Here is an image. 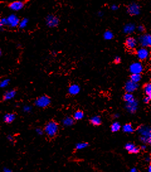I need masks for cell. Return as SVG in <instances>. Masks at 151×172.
Wrapping results in <instances>:
<instances>
[{"label":"cell","instance_id":"cell-1","mask_svg":"<svg viewBox=\"0 0 151 172\" xmlns=\"http://www.w3.org/2000/svg\"><path fill=\"white\" fill-rule=\"evenodd\" d=\"M59 131V125L54 120H51L45 124L44 127V132L49 137H55Z\"/></svg>","mask_w":151,"mask_h":172},{"label":"cell","instance_id":"cell-2","mask_svg":"<svg viewBox=\"0 0 151 172\" xmlns=\"http://www.w3.org/2000/svg\"><path fill=\"white\" fill-rule=\"evenodd\" d=\"M51 100L47 95H42L37 98L35 105L39 108H46L51 104Z\"/></svg>","mask_w":151,"mask_h":172},{"label":"cell","instance_id":"cell-3","mask_svg":"<svg viewBox=\"0 0 151 172\" xmlns=\"http://www.w3.org/2000/svg\"><path fill=\"white\" fill-rule=\"evenodd\" d=\"M8 26L11 28H15L18 26L20 20L15 14H11L6 18Z\"/></svg>","mask_w":151,"mask_h":172},{"label":"cell","instance_id":"cell-4","mask_svg":"<svg viewBox=\"0 0 151 172\" xmlns=\"http://www.w3.org/2000/svg\"><path fill=\"white\" fill-rule=\"evenodd\" d=\"M139 43L141 44L142 47H150L151 45V36L150 34H143L141 36L139 39Z\"/></svg>","mask_w":151,"mask_h":172},{"label":"cell","instance_id":"cell-5","mask_svg":"<svg viewBox=\"0 0 151 172\" xmlns=\"http://www.w3.org/2000/svg\"><path fill=\"white\" fill-rule=\"evenodd\" d=\"M59 18L53 15H49L46 18V24L51 28L56 27L59 25Z\"/></svg>","mask_w":151,"mask_h":172},{"label":"cell","instance_id":"cell-6","mask_svg":"<svg viewBox=\"0 0 151 172\" xmlns=\"http://www.w3.org/2000/svg\"><path fill=\"white\" fill-rule=\"evenodd\" d=\"M143 70L142 64L139 62L132 63L130 66V71L132 74H141Z\"/></svg>","mask_w":151,"mask_h":172},{"label":"cell","instance_id":"cell-7","mask_svg":"<svg viewBox=\"0 0 151 172\" xmlns=\"http://www.w3.org/2000/svg\"><path fill=\"white\" fill-rule=\"evenodd\" d=\"M25 2L21 1H16L11 2L8 4V8L13 11H18L24 8L25 6Z\"/></svg>","mask_w":151,"mask_h":172},{"label":"cell","instance_id":"cell-8","mask_svg":"<svg viewBox=\"0 0 151 172\" xmlns=\"http://www.w3.org/2000/svg\"><path fill=\"white\" fill-rule=\"evenodd\" d=\"M141 11V8L138 4L135 3H132L130 4L129 6L127 8V11L132 16H135L140 13Z\"/></svg>","mask_w":151,"mask_h":172},{"label":"cell","instance_id":"cell-9","mask_svg":"<svg viewBox=\"0 0 151 172\" xmlns=\"http://www.w3.org/2000/svg\"><path fill=\"white\" fill-rule=\"evenodd\" d=\"M149 52L146 48L141 47L137 51V56L140 61H144L148 58Z\"/></svg>","mask_w":151,"mask_h":172},{"label":"cell","instance_id":"cell-10","mask_svg":"<svg viewBox=\"0 0 151 172\" xmlns=\"http://www.w3.org/2000/svg\"><path fill=\"white\" fill-rule=\"evenodd\" d=\"M138 87V83H135L129 80V81H128L125 83V90L126 91V93H132L134 92L136 90H137Z\"/></svg>","mask_w":151,"mask_h":172},{"label":"cell","instance_id":"cell-11","mask_svg":"<svg viewBox=\"0 0 151 172\" xmlns=\"http://www.w3.org/2000/svg\"><path fill=\"white\" fill-rule=\"evenodd\" d=\"M126 108L128 112L131 114H134L137 112L138 109V102L134 98L133 100L127 103Z\"/></svg>","mask_w":151,"mask_h":172},{"label":"cell","instance_id":"cell-12","mask_svg":"<svg viewBox=\"0 0 151 172\" xmlns=\"http://www.w3.org/2000/svg\"><path fill=\"white\" fill-rule=\"evenodd\" d=\"M125 148L126 150L131 154H137L140 152V151H141V149L139 147L136 146L135 145L132 143H127L125 144Z\"/></svg>","mask_w":151,"mask_h":172},{"label":"cell","instance_id":"cell-13","mask_svg":"<svg viewBox=\"0 0 151 172\" xmlns=\"http://www.w3.org/2000/svg\"><path fill=\"white\" fill-rule=\"evenodd\" d=\"M138 132L140 134L141 136L151 137L150 134V129L147 126H141L138 129Z\"/></svg>","mask_w":151,"mask_h":172},{"label":"cell","instance_id":"cell-14","mask_svg":"<svg viewBox=\"0 0 151 172\" xmlns=\"http://www.w3.org/2000/svg\"><path fill=\"white\" fill-rule=\"evenodd\" d=\"M17 95V90L13 89L10 90H8L3 95V100L4 101L10 100L13 99Z\"/></svg>","mask_w":151,"mask_h":172},{"label":"cell","instance_id":"cell-15","mask_svg":"<svg viewBox=\"0 0 151 172\" xmlns=\"http://www.w3.org/2000/svg\"><path fill=\"white\" fill-rule=\"evenodd\" d=\"M125 46L128 49H134L137 45V41L132 37H128L125 40Z\"/></svg>","mask_w":151,"mask_h":172},{"label":"cell","instance_id":"cell-16","mask_svg":"<svg viewBox=\"0 0 151 172\" xmlns=\"http://www.w3.org/2000/svg\"><path fill=\"white\" fill-rule=\"evenodd\" d=\"M16 118V115L14 113H8L3 117V121L6 124H11Z\"/></svg>","mask_w":151,"mask_h":172},{"label":"cell","instance_id":"cell-17","mask_svg":"<svg viewBox=\"0 0 151 172\" xmlns=\"http://www.w3.org/2000/svg\"><path fill=\"white\" fill-rule=\"evenodd\" d=\"M68 91L71 95H76L80 92V87L76 84H73L69 87Z\"/></svg>","mask_w":151,"mask_h":172},{"label":"cell","instance_id":"cell-18","mask_svg":"<svg viewBox=\"0 0 151 172\" xmlns=\"http://www.w3.org/2000/svg\"><path fill=\"white\" fill-rule=\"evenodd\" d=\"M135 29V25L132 24H128L125 25L123 28V32L127 34H130L134 32Z\"/></svg>","mask_w":151,"mask_h":172},{"label":"cell","instance_id":"cell-19","mask_svg":"<svg viewBox=\"0 0 151 172\" xmlns=\"http://www.w3.org/2000/svg\"><path fill=\"white\" fill-rule=\"evenodd\" d=\"M101 118L100 116H94L90 119V123L94 126H98L101 124Z\"/></svg>","mask_w":151,"mask_h":172},{"label":"cell","instance_id":"cell-20","mask_svg":"<svg viewBox=\"0 0 151 172\" xmlns=\"http://www.w3.org/2000/svg\"><path fill=\"white\" fill-rule=\"evenodd\" d=\"M74 123V120L73 118L70 117H67L64 118L62 120V124L66 126V127H70V126L73 125Z\"/></svg>","mask_w":151,"mask_h":172},{"label":"cell","instance_id":"cell-21","mask_svg":"<svg viewBox=\"0 0 151 172\" xmlns=\"http://www.w3.org/2000/svg\"><path fill=\"white\" fill-rule=\"evenodd\" d=\"M85 117L84 112L82 110H78L73 115V119L76 120H82Z\"/></svg>","mask_w":151,"mask_h":172},{"label":"cell","instance_id":"cell-22","mask_svg":"<svg viewBox=\"0 0 151 172\" xmlns=\"http://www.w3.org/2000/svg\"><path fill=\"white\" fill-rule=\"evenodd\" d=\"M122 130L125 133H132L134 132V129L131 124H126L122 127Z\"/></svg>","mask_w":151,"mask_h":172},{"label":"cell","instance_id":"cell-23","mask_svg":"<svg viewBox=\"0 0 151 172\" xmlns=\"http://www.w3.org/2000/svg\"><path fill=\"white\" fill-rule=\"evenodd\" d=\"M143 90L147 97H151V85L150 83L145 84L143 86Z\"/></svg>","mask_w":151,"mask_h":172},{"label":"cell","instance_id":"cell-24","mask_svg":"<svg viewBox=\"0 0 151 172\" xmlns=\"http://www.w3.org/2000/svg\"><path fill=\"white\" fill-rule=\"evenodd\" d=\"M142 79L141 74H132L130 76V81L135 83H138Z\"/></svg>","mask_w":151,"mask_h":172},{"label":"cell","instance_id":"cell-25","mask_svg":"<svg viewBox=\"0 0 151 172\" xmlns=\"http://www.w3.org/2000/svg\"><path fill=\"white\" fill-rule=\"evenodd\" d=\"M120 128H121L120 124L118 122H116V121L113 122V123L111 125V131L113 132H118V131H120Z\"/></svg>","mask_w":151,"mask_h":172},{"label":"cell","instance_id":"cell-26","mask_svg":"<svg viewBox=\"0 0 151 172\" xmlns=\"http://www.w3.org/2000/svg\"><path fill=\"white\" fill-rule=\"evenodd\" d=\"M103 37L105 40H110L113 39V38L114 37V35H113V32L112 31H110V30H107V31H106L104 33Z\"/></svg>","mask_w":151,"mask_h":172},{"label":"cell","instance_id":"cell-27","mask_svg":"<svg viewBox=\"0 0 151 172\" xmlns=\"http://www.w3.org/2000/svg\"><path fill=\"white\" fill-rule=\"evenodd\" d=\"M28 23V18H23L22 20H21L20 21V23H19V25H18L19 28L21 29H25L26 26V25H27Z\"/></svg>","mask_w":151,"mask_h":172},{"label":"cell","instance_id":"cell-28","mask_svg":"<svg viewBox=\"0 0 151 172\" xmlns=\"http://www.w3.org/2000/svg\"><path fill=\"white\" fill-rule=\"evenodd\" d=\"M134 99V95L132 93H125L123 95V100H125V102H126L127 103L133 100Z\"/></svg>","mask_w":151,"mask_h":172},{"label":"cell","instance_id":"cell-29","mask_svg":"<svg viewBox=\"0 0 151 172\" xmlns=\"http://www.w3.org/2000/svg\"><path fill=\"white\" fill-rule=\"evenodd\" d=\"M88 146V143L82 142V143H79L76 145V150H81L87 148Z\"/></svg>","mask_w":151,"mask_h":172},{"label":"cell","instance_id":"cell-30","mask_svg":"<svg viewBox=\"0 0 151 172\" xmlns=\"http://www.w3.org/2000/svg\"><path fill=\"white\" fill-rule=\"evenodd\" d=\"M10 81V79L8 78H6V79H4L1 80V81H0V88L6 87L8 85H9Z\"/></svg>","mask_w":151,"mask_h":172},{"label":"cell","instance_id":"cell-31","mask_svg":"<svg viewBox=\"0 0 151 172\" xmlns=\"http://www.w3.org/2000/svg\"><path fill=\"white\" fill-rule=\"evenodd\" d=\"M23 110H24V111L25 112H30L32 110V107L30 106H28V105H25L24 107V109H23Z\"/></svg>","mask_w":151,"mask_h":172},{"label":"cell","instance_id":"cell-32","mask_svg":"<svg viewBox=\"0 0 151 172\" xmlns=\"http://www.w3.org/2000/svg\"><path fill=\"white\" fill-rule=\"evenodd\" d=\"M113 62H114V63L116 64H120V63H121V59H120V57H118V56L115 57V59H114V61H113Z\"/></svg>","mask_w":151,"mask_h":172},{"label":"cell","instance_id":"cell-33","mask_svg":"<svg viewBox=\"0 0 151 172\" xmlns=\"http://www.w3.org/2000/svg\"><path fill=\"white\" fill-rule=\"evenodd\" d=\"M137 29H138V30H139V32H143L145 31V27H144V26L142 25H140L138 26Z\"/></svg>","mask_w":151,"mask_h":172},{"label":"cell","instance_id":"cell-34","mask_svg":"<svg viewBox=\"0 0 151 172\" xmlns=\"http://www.w3.org/2000/svg\"><path fill=\"white\" fill-rule=\"evenodd\" d=\"M1 23H2V24H3V26H8V23H7L6 18H1Z\"/></svg>","mask_w":151,"mask_h":172},{"label":"cell","instance_id":"cell-35","mask_svg":"<svg viewBox=\"0 0 151 172\" xmlns=\"http://www.w3.org/2000/svg\"><path fill=\"white\" fill-rule=\"evenodd\" d=\"M36 132L39 135H42L44 134V131L41 128H37L36 129Z\"/></svg>","mask_w":151,"mask_h":172},{"label":"cell","instance_id":"cell-36","mask_svg":"<svg viewBox=\"0 0 151 172\" xmlns=\"http://www.w3.org/2000/svg\"><path fill=\"white\" fill-rule=\"evenodd\" d=\"M143 102L145 103V104H149V103L150 101V97L145 96L144 97V98H143Z\"/></svg>","mask_w":151,"mask_h":172},{"label":"cell","instance_id":"cell-37","mask_svg":"<svg viewBox=\"0 0 151 172\" xmlns=\"http://www.w3.org/2000/svg\"><path fill=\"white\" fill-rule=\"evenodd\" d=\"M118 6L117 5H113L111 6V9L112 10H113V11H116V10H118Z\"/></svg>","mask_w":151,"mask_h":172},{"label":"cell","instance_id":"cell-38","mask_svg":"<svg viewBox=\"0 0 151 172\" xmlns=\"http://www.w3.org/2000/svg\"><path fill=\"white\" fill-rule=\"evenodd\" d=\"M7 139L9 141H10V142H12V141L14 140V138L11 135H8L7 136Z\"/></svg>","mask_w":151,"mask_h":172},{"label":"cell","instance_id":"cell-39","mask_svg":"<svg viewBox=\"0 0 151 172\" xmlns=\"http://www.w3.org/2000/svg\"><path fill=\"white\" fill-rule=\"evenodd\" d=\"M3 172H13V171L11 170H10V169H8V168L5 167L3 169Z\"/></svg>","mask_w":151,"mask_h":172},{"label":"cell","instance_id":"cell-40","mask_svg":"<svg viewBox=\"0 0 151 172\" xmlns=\"http://www.w3.org/2000/svg\"><path fill=\"white\" fill-rule=\"evenodd\" d=\"M141 150H143V151L145 150L146 149H147V146H146V145H142V146H141Z\"/></svg>","mask_w":151,"mask_h":172},{"label":"cell","instance_id":"cell-41","mask_svg":"<svg viewBox=\"0 0 151 172\" xmlns=\"http://www.w3.org/2000/svg\"><path fill=\"white\" fill-rule=\"evenodd\" d=\"M130 172H137V170L135 169V168H132V169L130 170Z\"/></svg>","mask_w":151,"mask_h":172},{"label":"cell","instance_id":"cell-42","mask_svg":"<svg viewBox=\"0 0 151 172\" xmlns=\"http://www.w3.org/2000/svg\"><path fill=\"white\" fill-rule=\"evenodd\" d=\"M119 116H120V115L118 114H115L113 115V117L114 118H118Z\"/></svg>","mask_w":151,"mask_h":172},{"label":"cell","instance_id":"cell-43","mask_svg":"<svg viewBox=\"0 0 151 172\" xmlns=\"http://www.w3.org/2000/svg\"><path fill=\"white\" fill-rule=\"evenodd\" d=\"M3 27V25L1 23V18H0V30H1Z\"/></svg>","mask_w":151,"mask_h":172},{"label":"cell","instance_id":"cell-44","mask_svg":"<svg viewBox=\"0 0 151 172\" xmlns=\"http://www.w3.org/2000/svg\"><path fill=\"white\" fill-rule=\"evenodd\" d=\"M98 15H99V16H100V17H101V16H102V15H103V13H102V12H101V11H99V12H98Z\"/></svg>","mask_w":151,"mask_h":172},{"label":"cell","instance_id":"cell-45","mask_svg":"<svg viewBox=\"0 0 151 172\" xmlns=\"http://www.w3.org/2000/svg\"><path fill=\"white\" fill-rule=\"evenodd\" d=\"M148 172H151V166L149 165L148 168Z\"/></svg>","mask_w":151,"mask_h":172},{"label":"cell","instance_id":"cell-46","mask_svg":"<svg viewBox=\"0 0 151 172\" xmlns=\"http://www.w3.org/2000/svg\"><path fill=\"white\" fill-rule=\"evenodd\" d=\"M145 161H147V162H149V161H150V157H147V158H145Z\"/></svg>","mask_w":151,"mask_h":172},{"label":"cell","instance_id":"cell-47","mask_svg":"<svg viewBox=\"0 0 151 172\" xmlns=\"http://www.w3.org/2000/svg\"><path fill=\"white\" fill-rule=\"evenodd\" d=\"M1 56H2V50L0 49V57H1Z\"/></svg>","mask_w":151,"mask_h":172}]
</instances>
